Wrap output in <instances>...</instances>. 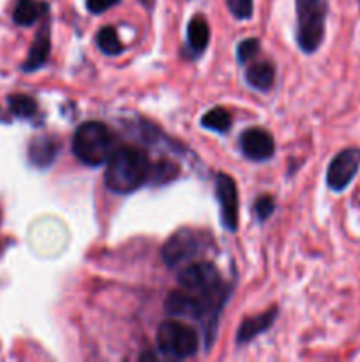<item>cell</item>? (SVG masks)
<instances>
[{"mask_svg": "<svg viewBox=\"0 0 360 362\" xmlns=\"http://www.w3.org/2000/svg\"><path fill=\"white\" fill-rule=\"evenodd\" d=\"M152 165L147 152L133 145L115 148L106 161L104 184L112 193L129 194L150 179Z\"/></svg>", "mask_w": 360, "mask_h": 362, "instance_id": "obj_1", "label": "cell"}, {"mask_svg": "<svg viewBox=\"0 0 360 362\" xmlns=\"http://www.w3.org/2000/svg\"><path fill=\"white\" fill-rule=\"evenodd\" d=\"M115 151V138L102 122L81 124L73 136V152L83 165L101 166Z\"/></svg>", "mask_w": 360, "mask_h": 362, "instance_id": "obj_2", "label": "cell"}, {"mask_svg": "<svg viewBox=\"0 0 360 362\" xmlns=\"http://www.w3.org/2000/svg\"><path fill=\"white\" fill-rule=\"evenodd\" d=\"M296 42L304 53H314L321 46L327 25V0H295Z\"/></svg>", "mask_w": 360, "mask_h": 362, "instance_id": "obj_3", "label": "cell"}, {"mask_svg": "<svg viewBox=\"0 0 360 362\" xmlns=\"http://www.w3.org/2000/svg\"><path fill=\"white\" fill-rule=\"evenodd\" d=\"M155 341L159 352L173 359H187L193 357L198 350L196 331L184 322H162L161 327L157 329Z\"/></svg>", "mask_w": 360, "mask_h": 362, "instance_id": "obj_4", "label": "cell"}, {"mask_svg": "<svg viewBox=\"0 0 360 362\" xmlns=\"http://www.w3.org/2000/svg\"><path fill=\"white\" fill-rule=\"evenodd\" d=\"M179 283L186 292L207 297H228L232 290L224 285L217 267L207 262H196L182 269L179 274Z\"/></svg>", "mask_w": 360, "mask_h": 362, "instance_id": "obj_5", "label": "cell"}, {"mask_svg": "<svg viewBox=\"0 0 360 362\" xmlns=\"http://www.w3.org/2000/svg\"><path fill=\"white\" fill-rule=\"evenodd\" d=\"M207 250V237L205 233L191 228H182L173 233L162 246L161 257L168 267L175 269L179 265L193 262Z\"/></svg>", "mask_w": 360, "mask_h": 362, "instance_id": "obj_6", "label": "cell"}, {"mask_svg": "<svg viewBox=\"0 0 360 362\" xmlns=\"http://www.w3.org/2000/svg\"><path fill=\"white\" fill-rule=\"evenodd\" d=\"M360 168V148H344L330 161L327 184L332 191L341 193L353 182Z\"/></svg>", "mask_w": 360, "mask_h": 362, "instance_id": "obj_7", "label": "cell"}, {"mask_svg": "<svg viewBox=\"0 0 360 362\" xmlns=\"http://www.w3.org/2000/svg\"><path fill=\"white\" fill-rule=\"evenodd\" d=\"M215 194L221 207V225L228 232H236L239 228V193L233 179L226 173H217L215 177Z\"/></svg>", "mask_w": 360, "mask_h": 362, "instance_id": "obj_8", "label": "cell"}, {"mask_svg": "<svg viewBox=\"0 0 360 362\" xmlns=\"http://www.w3.org/2000/svg\"><path fill=\"white\" fill-rule=\"evenodd\" d=\"M240 148H242L244 156L251 161H267L274 156L275 144L274 138L268 131L261 129V127H251V129L244 131L240 134Z\"/></svg>", "mask_w": 360, "mask_h": 362, "instance_id": "obj_9", "label": "cell"}, {"mask_svg": "<svg viewBox=\"0 0 360 362\" xmlns=\"http://www.w3.org/2000/svg\"><path fill=\"white\" fill-rule=\"evenodd\" d=\"M59 141L52 136H37L28 145V161L37 168H48L59 154Z\"/></svg>", "mask_w": 360, "mask_h": 362, "instance_id": "obj_10", "label": "cell"}, {"mask_svg": "<svg viewBox=\"0 0 360 362\" xmlns=\"http://www.w3.org/2000/svg\"><path fill=\"white\" fill-rule=\"evenodd\" d=\"M49 49H52V39H49V25L46 21L41 27V30L37 32V35H35L34 42H32L27 60L23 62V71L30 73V71H35L44 66V62L49 57Z\"/></svg>", "mask_w": 360, "mask_h": 362, "instance_id": "obj_11", "label": "cell"}, {"mask_svg": "<svg viewBox=\"0 0 360 362\" xmlns=\"http://www.w3.org/2000/svg\"><path fill=\"white\" fill-rule=\"evenodd\" d=\"M275 315H277V308H272V310L265 311V313L258 315V317L246 318L240 324L239 331H236V343L239 345H246V343L253 341L256 336H260L261 332H265L274 324Z\"/></svg>", "mask_w": 360, "mask_h": 362, "instance_id": "obj_12", "label": "cell"}, {"mask_svg": "<svg viewBox=\"0 0 360 362\" xmlns=\"http://www.w3.org/2000/svg\"><path fill=\"white\" fill-rule=\"evenodd\" d=\"M48 11V6L39 0H18L16 7L13 11L14 23L20 27H30L35 21L41 20L42 14Z\"/></svg>", "mask_w": 360, "mask_h": 362, "instance_id": "obj_13", "label": "cell"}, {"mask_svg": "<svg viewBox=\"0 0 360 362\" xmlns=\"http://www.w3.org/2000/svg\"><path fill=\"white\" fill-rule=\"evenodd\" d=\"M247 83L260 92H267L274 85L275 69L270 62H254L246 71Z\"/></svg>", "mask_w": 360, "mask_h": 362, "instance_id": "obj_14", "label": "cell"}, {"mask_svg": "<svg viewBox=\"0 0 360 362\" xmlns=\"http://www.w3.org/2000/svg\"><path fill=\"white\" fill-rule=\"evenodd\" d=\"M210 39V30H208V23L203 16H194L187 25V42L193 52L201 53L208 45Z\"/></svg>", "mask_w": 360, "mask_h": 362, "instance_id": "obj_15", "label": "cell"}, {"mask_svg": "<svg viewBox=\"0 0 360 362\" xmlns=\"http://www.w3.org/2000/svg\"><path fill=\"white\" fill-rule=\"evenodd\" d=\"M201 126L207 127V129L215 131L219 134L228 133L229 127H232V115L226 108L222 106H215L214 110H210L208 113H205L203 119H201Z\"/></svg>", "mask_w": 360, "mask_h": 362, "instance_id": "obj_16", "label": "cell"}, {"mask_svg": "<svg viewBox=\"0 0 360 362\" xmlns=\"http://www.w3.org/2000/svg\"><path fill=\"white\" fill-rule=\"evenodd\" d=\"M95 41H97L99 49H101L102 53H106V55L115 57V55H120V53L124 52V45L120 42L119 34H116V30L113 27L101 28V30L97 32V37H95Z\"/></svg>", "mask_w": 360, "mask_h": 362, "instance_id": "obj_17", "label": "cell"}, {"mask_svg": "<svg viewBox=\"0 0 360 362\" xmlns=\"http://www.w3.org/2000/svg\"><path fill=\"white\" fill-rule=\"evenodd\" d=\"M9 108L20 119H30L37 113V103L30 95L14 94L9 98Z\"/></svg>", "mask_w": 360, "mask_h": 362, "instance_id": "obj_18", "label": "cell"}, {"mask_svg": "<svg viewBox=\"0 0 360 362\" xmlns=\"http://www.w3.org/2000/svg\"><path fill=\"white\" fill-rule=\"evenodd\" d=\"M260 52V41L258 39H244L236 48V59L240 64H247L254 59Z\"/></svg>", "mask_w": 360, "mask_h": 362, "instance_id": "obj_19", "label": "cell"}, {"mask_svg": "<svg viewBox=\"0 0 360 362\" xmlns=\"http://www.w3.org/2000/svg\"><path fill=\"white\" fill-rule=\"evenodd\" d=\"M226 6L236 20H249L253 16L254 0H226Z\"/></svg>", "mask_w": 360, "mask_h": 362, "instance_id": "obj_20", "label": "cell"}, {"mask_svg": "<svg viewBox=\"0 0 360 362\" xmlns=\"http://www.w3.org/2000/svg\"><path fill=\"white\" fill-rule=\"evenodd\" d=\"M254 211H256V216L260 218V221H267L275 211V204H274V198L272 197H261L258 198L256 204H254Z\"/></svg>", "mask_w": 360, "mask_h": 362, "instance_id": "obj_21", "label": "cell"}, {"mask_svg": "<svg viewBox=\"0 0 360 362\" xmlns=\"http://www.w3.org/2000/svg\"><path fill=\"white\" fill-rule=\"evenodd\" d=\"M120 0H87V9L90 11L92 14H101L104 11L112 9L119 4Z\"/></svg>", "mask_w": 360, "mask_h": 362, "instance_id": "obj_22", "label": "cell"}, {"mask_svg": "<svg viewBox=\"0 0 360 362\" xmlns=\"http://www.w3.org/2000/svg\"><path fill=\"white\" fill-rule=\"evenodd\" d=\"M0 219H2V214H0Z\"/></svg>", "mask_w": 360, "mask_h": 362, "instance_id": "obj_23", "label": "cell"}, {"mask_svg": "<svg viewBox=\"0 0 360 362\" xmlns=\"http://www.w3.org/2000/svg\"><path fill=\"white\" fill-rule=\"evenodd\" d=\"M359 2H360V0H359Z\"/></svg>", "mask_w": 360, "mask_h": 362, "instance_id": "obj_24", "label": "cell"}]
</instances>
